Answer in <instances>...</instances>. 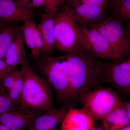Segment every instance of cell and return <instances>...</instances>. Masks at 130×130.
I'll return each instance as SVG.
<instances>
[{
	"instance_id": "30",
	"label": "cell",
	"mask_w": 130,
	"mask_h": 130,
	"mask_svg": "<svg viewBox=\"0 0 130 130\" xmlns=\"http://www.w3.org/2000/svg\"><path fill=\"white\" fill-rule=\"evenodd\" d=\"M0 130H12L3 124L0 123Z\"/></svg>"
},
{
	"instance_id": "25",
	"label": "cell",
	"mask_w": 130,
	"mask_h": 130,
	"mask_svg": "<svg viewBox=\"0 0 130 130\" xmlns=\"http://www.w3.org/2000/svg\"><path fill=\"white\" fill-rule=\"evenodd\" d=\"M16 1L30 9H32L35 8L42 7L44 0H17Z\"/></svg>"
},
{
	"instance_id": "28",
	"label": "cell",
	"mask_w": 130,
	"mask_h": 130,
	"mask_svg": "<svg viewBox=\"0 0 130 130\" xmlns=\"http://www.w3.org/2000/svg\"><path fill=\"white\" fill-rule=\"evenodd\" d=\"M125 29L130 39V21L125 22Z\"/></svg>"
},
{
	"instance_id": "35",
	"label": "cell",
	"mask_w": 130,
	"mask_h": 130,
	"mask_svg": "<svg viewBox=\"0 0 130 130\" xmlns=\"http://www.w3.org/2000/svg\"><path fill=\"white\" fill-rule=\"evenodd\" d=\"M4 29V28H3ZM3 29H1V28H0V32H1L3 30Z\"/></svg>"
},
{
	"instance_id": "9",
	"label": "cell",
	"mask_w": 130,
	"mask_h": 130,
	"mask_svg": "<svg viewBox=\"0 0 130 130\" xmlns=\"http://www.w3.org/2000/svg\"><path fill=\"white\" fill-rule=\"evenodd\" d=\"M32 9L13 0H0V22L14 25L19 22L32 19Z\"/></svg>"
},
{
	"instance_id": "32",
	"label": "cell",
	"mask_w": 130,
	"mask_h": 130,
	"mask_svg": "<svg viewBox=\"0 0 130 130\" xmlns=\"http://www.w3.org/2000/svg\"><path fill=\"white\" fill-rule=\"evenodd\" d=\"M120 130H130V125L127 126Z\"/></svg>"
},
{
	"instance_id": "16",
	"label": "cell",
	"mask_w": 130,
	"mask_h": 130,
	"mask_svg": "<svg viewBox=\"0 0 130 130\" xmlns=\"http://www.w3.org/2000/svg\"><path fill=\"white\" fill-rule=\"evenodd\" d=\"M26 60L24 42L20 30L7 52L4 61L8 67L15 70L19 65L21 66L26 63Z\"/></svg>"
},
{
	"instance_id": "13",
	"label": "cell",
	"mask_w": 130,
	"mask_h": 130,
	"mask_svg": "<svg viewBox=\"0 0 130 130\" xmlns=\"http://www.w3.org/2000/svg\"><path fill=\"white\" fill-rule=\"evenodd\" d=\"M69 108L64 105L59 109L55 108L43 112L35 119L26 130H46L56 128V126L61 123L64 118Z\"/></svg>"
},
{
	"instance_id": "6",
	"label": "cell",
	"mask_w": 130,
	"mask_h": 130,
	"mask_svg": "<svg viewBox=\"0 0 130 130\" xmlns=\"http://www.w3.org/2000/svg\"><path fill=\"white\" fill-rule=\"evenodd\" d=\"M109 42L116 54L118 60L130 55V39L122 23L115 18H109L92 25Z\"/></svg>"
},
{
	"instance_id": "18",
	"label": "cell",
	"mask_w": 130,
	"mask_h": 130,
	"mask_svg": "<svg viewBox=\"0 0 130 130\" xmlns=\"http://www.w3.org/2000/svg\"><path fill=\"white\" fill-rule=\"evenodd\" d=\"M20 31V28L14 25H8L0 32V59H4L9 47Z\"/></svg>"
},
{
	"instance_id": "36",
	"label": "cell",
	"mask_w": 130,
	"mask_h": 130,
	"mask_svg": "<svg viewBox=\"0 0 130 130\" xmlns=\"http://www.w3.org/2000/svg\"><path fill=\"white\" fill-rule=\"evenodd\" d=\"M68 1V0H64V2H66V1Z\"/></svg>"
},
{
	"instance_id": "14",
	"label": "cell",
	"mask_w": 130,
	"mask_h": 130,
	"mask_svg": "<svg viewBox=\"0 0 130 130\" xmlns=\"http://www.w3.org/2000/svg\"><path fill=\"white\" fill-rule=\"evenodd\" d=\"M20 30L24 42L30 50L33 59L38 58L41 53L43 44L37 25L32 19L29 20L24 22Z\"/></svg>"
},
{
	"instance_id": "11",
	"label": "cell",
	"mask_w": 130,
	"mask_h": 130,
	"mask_svg": "<svg viewBox=\"0 0 130 130\" xmlns=\"http://www.w3.org/2000/svg\"><path fill=\"white\" fill-rule=\"evenodd\" d=\"M61 123L60 130H90L95 125L94 120L86 109L71 106Z\"/></svg>"
},
{
	"instance_id": "27",
	"label": "cell",
	"mask_w": 130,
	"mask_h": 130,
	"mask_svg": "<svg viewBox=\"0 0 130 130\" xmlns=\"http://www.w3.org/2000/svg\"><path fill=\"white\" fill-rule=\"evenodd\" d=\"M122 106L125 110L130 124V101L125 102H122Z\"/></svg>"
},
{
	"instance_id": "4",
	"label": "cell",
	"mask_w": 130,
	"mask_h": 130,
	"mask_svg": "<svg viewBox=\"0 0 130 130\" xmlns=\"http://www.w3.org/2000/svg\"><path fill=\"white\" fill-rule=\"evenodd\" d=\"M21 66L24 84L20 107L44 112L55 108L51 86L27 63Z\"/></svg>"
},
{
	"instance_id": "10",
	"label": "cell",
	"mask_w": 130,
	"mask_h": 130,
	"mask_svg": "<svg viewBox=\"0 0 130 130\" xmlns=\"http://www.w3.org/2000/svg\"><path fill=\"white\" fill-rule=\"evenodd\" d=\"M83 31L90 52L100 59L118 60L109 42L99 31L91 27H83Z\"/></svg>"
},
{
	"instance_id": "15",
	"label": "cell",
	"mask_w": 130,
	"mask_h": 130,
	"mask_svg": "<svg viewBox=\"0 0 130 130\" xmlns=\"http://www.w3.org/2000/svg\"><path fill=\"white\" fill-rule=\"evenodd\" d=\"M55 15L43 14L37 27L41 35L43 48L41 54L51 55L56 48L54 28Z\"/></svg>"
},
{
	"instance_id": "12",
	"label": "cell",
	"mask_w": 130,
	"mask_h": 130,
	"mask_svg": "<svg viewBox=\"0 0 130 130\" xmlns=\"http://www.w3.org/2000/svg\"><path fill=\"white\" fill-rule=\"evenodd\" d=\"M82 27L90 26L102 20L105 8L80 3H69Z\"/></svg>"
},
{
	"instance_id": "24",
	"label": "cell",
	"mask_w": 130,
	"mask_h": 130,
	"mask_svg": "<svg viewBox=\"0 0 130 130\" xmlns=\"http://www.w3.org/2000/svg\"><path fill=\"white\" fill-rule=\"evenodd\" d=\"M111 0H68L69 3H80L89 5H95L102 7H106Z\"/></svg>"
},
{
	"instance_id": "8",
	"label": "cell",
	"mask_w": 130,
	"mask_h": 130,
	"mask_svg": "<svg viewBox=\"0 0 130 130\" xmlns=\"http://www.w3.org/2000/svg\"><path fill=\"white\" fill-rule=\"evenodd\" d=\"M43 111L24 109L20 107L0 115V123L12 130H26Z\"/></svg>"
},
{
	"instance_id": "23",
	"label": "cell",
	"mask_w": 130,
	"mask_h": 130,
	"mask_svg": "<svg viewBox=\"0 0 130 130\" xmlns=\"http://www.w3.org/2000/svg\"><path fill=\"white\" fill-rule=\"evenodd\" d=\"M64 3V0H44L42 7L46 13L50 15H55L58 7Z\"/></svg>"
},
{
	"instance_id": "37",
	"label": "cell",
	"mask_w": 130,
	"mask_h": 130,
	"mask_svg": "<svg viewBox=\"0 0 130 130\" xmlns=\"http://www.w3.org/2000/svg\"><path fill=\"white\" fill-rule=\"evenodd\" d=\"M13 1H16V0H13ZM17 0H16V1H17Z\"/></svg>"
},
{
	"instance_id": "34",
	"label": "cell",
	"mask_w": 130,
	"mask_h": 130,
	"mask_svg": "<svg viewBox=\"0 0 130 130\" xmlns=\"http://www.w3.org/2000/svg\"><path fill=\"white\" fill-rule=\"evenodd\" d=\"M126 60L128 61H130V56L129 57V58H128V59H127Z\"/></svg>"
},
{
	"instance_id": "19",
	"label": "cell",
	"mask_w": 130,
	"mask_h": 130,
	"mask_svg": "<svg viewBox=\"0 0 130 130\" xmlns=\"http://www.w3.org/2000/svg\"><path fill=\"white\" fill-rule=\"evenodd\" d=\"M109 4L115 19L122 23L130 21V0H111Z\"/></svg>"
},
{
	"instance_id": "21",
	"label": "cell",
	"mask_w": 130,
	"mask_h": 130,
	"mask_svg": "<svg viewBox=\"0 0 130 130\" xmlns=\"http://www.w3.org/2000/svg\"><path fill=\"white\" fill-rule=\"evenodd\" d=\"M18 108L9 98L8 93L0 86V115Z\"/></svg>"
},
{
	"instance_id": "33",
	"label": "cell",
	"mask_w": 130,
	"mask_h": 130,
	"mask_svg": "<svg viewBox=\"0 0 130 130\" xmlns=\"http://www.w3.org/2000/svg\"><path fill=\"white\" fill-rule=\"evenodd\" d=\"M59 130L57 129L56 128H54V129H48V130Z\"/></svg>"
},
{
	"instance_id": "5",
	"label": "cell",
	"mask_w": 130,
	"mask_h": 130,
	"mask_svg": "<svg viewBox=\"0 0 130 130\" xmlns=\"http://www.w3.org/2000/svg\"><path fill=\"white\" fill-rule=\"evenodd\" d=\"M79 103L95 121L102 120L119 108L122 102L111 88L100 86L85 93L80 98Z\"/></svg>"
},
{
	"instance_id": "31",
	"label": "cell",
	"mask_w": 130,
	"mask_h": 130,
	"mask_svg": "<svg viewBox=\"0 0 130 130\" xmlns=\"http://www.w3.org/2000/svg\"><path fill=\"white\" fill-rule=\"evenodd\" d=\"M8 25V24H7L3 23L0 22V28H1V29H3Z\"/></svg>"
},
{
	"instance_id": "17",
	"label": "cell",
	"mask_w": 130,
	"mask_h": 130,
	"mask_svg": "<svg viewBox=\"0 0 130 130\" xmlns=\"http://www.w3.org/2000/svg\"><path fill=\"white\" fill-rule=\"evenodd\" d=\"M105 130H120L130 125L125 110L122 106L108 114L102 120Z\"/></svg>"
},
{
	"instance_id": "3",
	"label": "cell",
	"mask_w": 130,
	"mask_h": 130,
	"mask_svg": "<svg viewBox=\"0 0 130 130\" xmlns=\"http://www.w3.org/2000/svg\"><path fill=\"white\" fill-rule=\"evenodd\" d=\"M54 36L57 51L69 53L79 49L90 51L72 8L65 5L55 15Z\"/></svg>"
},
{
	"instance_id": "1",
	"label": "cell",
	"mask_w": 130,
	"mask_h": 130,
	"mask_svg": "<svg viewBox=\"0 0 130 130\" xmlns=\"http://www.w3.org/2000/svg\"><path fill=\"white\" fill-rule=\"evenodd\" d=\"M72 94V107L84 94L100 86L103 61L90 51L79 49L65 55Z\"/></svg>"
},
{
	"instance_id": "20",
	"label": "cell",
	"mask_w": 130,
	"mask_h": 130,
	"mask_svg": "<svg viewBox=\"0 0 130 130\" xmlns=\"http://www.w3.org/2000/svg\"><path fill=\"white\" fill-rule=\"evenodd\" d=\"M24 79L21 68L18 70L17 78L13 86L8 92V96L16 106L20 107V98L23 89Z\"/></svg>"
},
{
	"instance_id": "26",
	"label": "cell",
	"mask_w": 130,
	"mask_h": 130,
	"mask_svg": "<svg viewBox=\"0 0 130 130\" xmlns=\"http://www.w3.org/2000/svg\"><path fill=\"white\" fill-rule=\"evenodd\" d=\"M13 70H12L8 67L4 60L0 59V81L6 73Z\"/></svg>"
},
{
	"instance_id": "7",
	"label": "cell",
	"mask_w": 130,
	"mask_h": 130,
	"mask_svg": "<svg viewBox=\"0 0 130 130\" xmlns=\"http://www.w3.org/2000/svg\"><path fill=\"white\" fill-rule=\"evenodd\" d=\"M102 83L109 84L122 93L130 94V62H103Z\"/></svg>"
},
{
	"instance_id": "2",
	"label": "cell",
	"mask_w": 130,
	"mask_h": 130,
	"mask_svg": "<svg viewBox=\"0 0 130 130\" xmlns=\"http://www.w3.org/2000/svg\"><path fill=\"white\" fill-rule=\"evenodd\" d=\"M34 69L54 89L58 101L72 106V94L65 55L58 56L41 54L34 59Z\"/></svg>"
},
{
	"instance_id": "29",
	"label": "cell",
	"mask_w": 130,
	"mask_h": 130,
	"mask_svg": "<svg viewBox=\"0 0 130 130\" xmlns=\"http://www.w3.org/2000/svg\"><path fill=\"white\" fill-rule=\"evenodd\" d=\"M90 130H105L102 123H100L96 125H95Z\"/></svg>"
},
{
	"instance_id": "22",
	"label": "cell",
	"mask_w": 130,
	"mask_h": 130,
	"mask_svg": "<svg viewBox=\"0 0 130 130\" xmlns=\"http://www.w3.org/2000/svg\"><path fill=\"white\" fill-rule=\"evenodd\" d=\"M18 74V70L9 72L3 76L0 81V86L8 93L15 83Z\"/></svg>"
}]
</instances>
